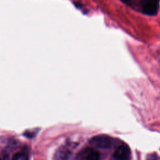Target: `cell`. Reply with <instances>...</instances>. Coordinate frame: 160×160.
<instances>
[{"mask_svg":"<svg viewBox=\"0 0 160 160\" xmlns=\"http://www.w3.org/2000/svg\"><path fill=\"white\" fill-rule=\"evenodd\" d=\"M120 1H122L123 3H125L126 4H128L131 2V0H120Z\"/></svg>","mask_w":160,"mask_h":160,"instance_id":"7","label":"cell"},{"mask_svg":"<svg viewBox=\"0 0 160 160\" xmlns=\"http://www.w3.org/2000/svg\"><path fill=\"white\" fill-rule=\"evenodd\" d=\"M99 158V152L92 148H86L82 149L76 156V159L81 160H98Z\"/></svg>","mask_w":160,"mask_h":160,"instance_id":"3","label":"cell"},{"mask_svg":"<svg viewBox=\"0 0 160 160\" xmlns=\"http://www.w3.org/2000/svg\"><path fill=\"white\" fill-rule=\"evenodd\" d=\"M89 143L93 146L100 149H109L112 147L113 140L109 136L99 135L92 138Z\"/></svg>","mask_w":160,"mask_h":160,"instance_id":"1","label":"cell"},{"mask_svg":"<svg viewBox=\"0 0 160 160\" xmlns=\"http://www.w3.org/2000/svg\"><path fill=\"white\" fill-rule=\"evenodd\" d=\"M12 159L14 160H26L28 159V156L24 152H18L12 156Z\"/></svg>","mask_w":160,"mask_h":160,"instance_id":"6","label":"cell"},{"mask_svg":"<svg viewBox=\"0 0 160 160\" xmlns=\"http://www.w3.org/2000/svg\"><path fill=\"white\" fill-rule=\"evenodd\" d=\"M58 159H68L69 158L70 152L66 149H61L56 154Z\"/></svg>","mask_w":160,"mask_h":160,"instance_id":"5","label":"cell"},{"mask_svg":"<svg viewBox=\"0 0 160 160\" xmlns=\"http://www.w3.org/2000/svg\"><path fill=\"white\" fill-rule=\"evenodd\" d=\"M0 159H1V157H0Z\"/></svg>","mask_w":160,"mask_h":160,"instance_id":"8","label":"cell"},{"mask_svg":"<svg viewBox=\"0 0 160 160\" xmlns=\"http://www.w3.org/2000/svg\"><path fill=\"white\" fill-rule=\"evenodd\" d=\"M160 0H142L141 2L142 11L149 16L157 14L159 10V2Z\"/></svg>","mask_w":160,"mask_h":160,"instance_id":"2","label":"cell"},{"mask_svg":"<svg viewBox=\"0 0 160 160\" xmlns=\"http://www.w3.org/2000/svg\"><path fill=\"white\" fill-rule=\"evenodd\" d=\"M131 151L128 146L121 145L119 146L113 153V158L117 160H124L129 158Z\"/></svg>","mask_w":160,"mask_h":160,"instance_id":"4","label":"cell"}]
</instances>
